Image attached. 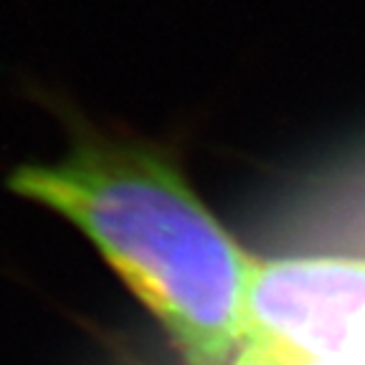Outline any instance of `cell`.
<instances>
[{
    "label": "cell",
    "mask_w": 365,
    "mask_h": 365,
    "mask_svg": "<svg viewBox=\"0 0 365 365\" xmlns=\"http://www.w3.org/2000/svg\"><path fill=\"white\" fill-rule=\"evenodd\" d=\"M38 97L66 125L68 150L53 163L16 165L8 190L86 236L182 365H231L249 332L259 259L198 195L180 148L97 125L61 94Z\"/></svg>",
    "instance_id": "cell-1"
},
{
    "label": "cell",
    "mask_w": 365,
    "mask_h": 365,
    "mask_svg": "<svg viewBox=\"0 0 365 365\" xmlns=\"http://www.w3.org/2000/svg\"><path fill=\"white\" fill-rule=\"evenodd\" d=\"M365 259L307 254L259 259L249 292L246 342L299 363L360 358Z\"/></svg>",
    "instance_id": "cell-2"
},
{
    "label": "cell",
    "mask_w": 365,
    "mask_h": 365,
    "mask_svg": "<svg viewBox=\"0 0 365 365\" xmlns=\"http://www.w3.org/2000/svg\"><path fill=\"white\" fill-rule=\"evenodd\" d=\"M231 365H365V360H345V363H299V360L282 358V355L272 353V350L262 348V345L244 342Z\"/></svg>",
    "instance_id": "cell-3"
}]
</instances>
